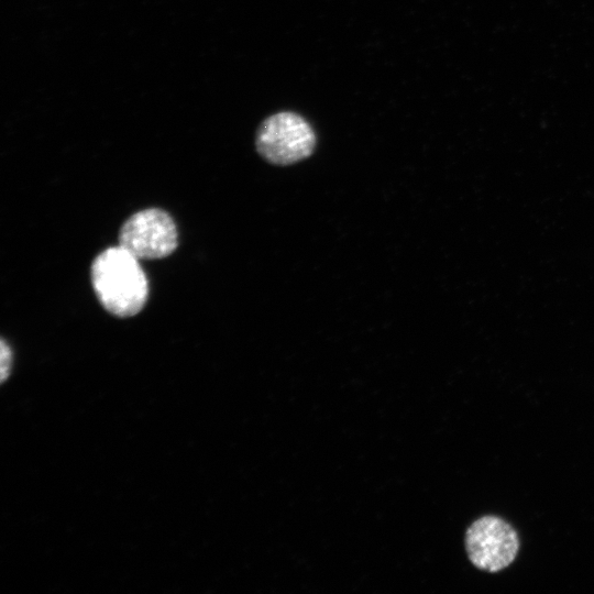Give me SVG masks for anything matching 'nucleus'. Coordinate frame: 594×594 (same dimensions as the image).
<instances>
[{
  "label": "nucleus",
  "mask_w": 594,
  "mask_h": 594,
  "mask_svg": "<svg viewBox=\"0 0 594 594\" xmlns=\"http://www.w3.org/2000/svg\"><path fill=\"white\" fill-rule=\"evenodd\" d=\"M90 279L100 304L117 317L134 316L147 301L148 282L140 260L120 245L96 256Z\"/></svg>",
  "instance_id": "f257e3e1"
},
{
  "label": "nucleus",
  "mask_w": 594,
  "mask_h": 594,
  "mask_svg": "<svg viewBox=\"0 0 594 594\" xmlns=\"http://www.w3.org/2000/svg\"><path fill=\"white\" fill-rule=\"evenodd\" d=\"M255 144L265 161L286 166L312 154L316 134L305 118L295 112L283 111L261 123Z\"/></svg>",
  "instance_id": "f03ea898"
},
{
  "label": "nucleus",
  "mask_w": 594,
  "mask_h": 594,
  "mask_svg": "<svg viewBox=\"0 0 594 594\" xmlns=\"http://www.w3.org/2000/svg\"><path fill=\"white\" fill-rule=\"evenodd\" d=\"M178 244L173 218L163 209L148 208L133 213L119 232V245L139 260L163 258Z\"/></svg>",
  "instance_id": "7ed1b4c3"
},
{
  "label": "nucleus",
  "mask_w": 594,
  "mask_h": 594,
  "mask_svg": "<svg viewBox=\"0 0 594 594\" xmlns=\"http://www.w3.org/2000/svg\"><path fill=\"white\" fill-rule=\"evenodd\" d=\"M466 553L472 564L483 571L495 573L507 568L519 550L516 530L497 516L476 519L465 534Z\"/></svg>",
  "instance_id": "20e7f679"
},
{
  "label": "nucleus",
  "mask_w": 594,
  "mask_h": 594,
  "mask_svg": "<svg viewBox=\"0 0 594 594\" xmlns=\"http://www.w3.org/2000/svg\"><path fill=\"white\" fill-rule=\"evenodd\" d=\"M0 363H1V369H0V373H1V378L2 381H4L10 372H11V366H12V350H11V346L10 344L4 340V339H1V344H0Z\"/></svg>",
  "instance_id": "39448f33"
}]
</instances>
